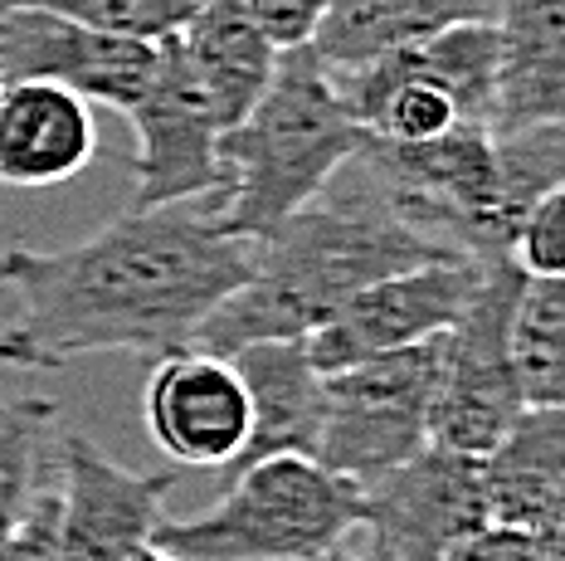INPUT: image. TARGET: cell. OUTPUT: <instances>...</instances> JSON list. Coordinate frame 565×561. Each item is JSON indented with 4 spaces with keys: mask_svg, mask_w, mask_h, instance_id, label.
I'll return each instance as SVG.
<instances>
[{
    "mask_svg": "<svg viewBox=\"0 0 565 561\" xmlns=\"http://www.w3.org/2000/svg\"><path fill=\"white\" fill-rule=\"evenodd\" d=\"M434 244L395 225L347 181H327L302 210L254 240V268L195 332L200 352L230 357L249 342L312 337L347 298L415 264H444Z\"/></svg>",
    "mask_w": 565,
    "mask_h": 561,
    "instance_id": "cell-2",
    "label": "cell"
},
{
    "mask_svg": "<svg viewBox=\"0 0 565 561\" xmlns=\"http://www.w3.org/2000/svg\"><path fill=\"white\" fill-rule=\"evenodd\" d=\"M141 411L151 444L191 469H230L249 440V391L239 371L230 357L200 347L157 357Z\"/></svg>",
    "mask_w": 565,
    "mask_h": 561,
    "instance_id": "cell-13",
    "label": "cell"
},
{
    "mask_svg": "<svg viewBox=\"0 0 565 561\" xmlns=\"http://www.w3.org/2000/svg\"><path fill=\"white\" fill-rule=\"evenodd\" d=\"M522 268L512 260L488 264L478 294L444 332V367L439 395L429 415V444L488 459L498 440L522 415V395L512 377V308L522 294Z\"/></svg>",
    "mask_w": 565,
    "mask_h": 561,
    "instance_id": "cell-7",
    "label": "cell"
},
{
    "mask_svg": "<svg viewBox=\"0 0 565 561\" xmlns=\"http://www.w3.org/2000/svg\"><path fill=\"white\" fill-rule=\"evenodd\" d=\"M492 15L498 0H332L322 30L312 34V50L332 74H341L429 30Z\"/></svg>",
    "mask_w": 565,
    "mask_h": 561,
    "instance_id": "cell-19",
    "label": "cell"
},
{
    "mask_svg": "<svg viewBox=\"0 0 565 561\" xmlns=\"http://www.w3.org/2000/svg\"><path fill=\"white\" fill-rule=\"evenodd\" d=\"M488 512L508 528H536L565 494V405H522L498 449L482 459Z\"/></svg>",
    "mask_w": 565,
    "mask_h": 561,
    "instance_id": "cell-18",
    "label": "cell"
},
{
    "mask_svg": "<svg viewBox=\"0 0 565 561\" xmlns=\"http://www.w3.org/2000/svg\"><path fill=\"white\" fill-rule=\"evenodd\" d=\"M488 264L478 260H444V264H415L399 274L381 278V284L361 288L341 308L302 337L317 371H341L351 361H366L381 352H399V347L429 342V337L449 332L468 298L478 294Z\"/></svg>",
    "mask_w": 565,
    "mask_h": 561,
    "instance_id": "cell-9",
    "label": "cell"
},
{
    "mask_svg": "<svg viewBox=\"0 0 565 561\" xmlns=\"http://www.w3.org/2000/svg\"><path fill=\"white\" fill-rule=\"evenodd\" d=\"M157 68V44L117 40L58 15L50 6H20L0 15V84L40 78L103 108H132Z\"/></svg>",
    "mask_w": 565,
    "mask_h": 561,
    "instance_id": "cell-12",
    "label": "cell"
},
{
    "mask_svg": "<svg viewBox=\"0 0 565 561\" xmlns=\"http://www.w3.org/2000/svg\"><path fill=\"white\" fill-rule=\"evenodd\" d=\"M512 264L526 278H565V186L541 191L522 210L512 235Z\"/></svg>",
    "mask_w": 565,
    "mask_h": 561,
    "instance_id": "cell-23",
    "label": "cell"
},
{
    "mask_svg": "<svg viewBox=\"0 0 565 561\" xmlns=\"http://www.w3.org/2000/svg\"><path fill=\"white\" fill-rule=\"evenodd\" d=\"M508 342L522 405H565V278H522Z\"/></svg>",
    "mask_w": 565,
    "mask_h": 561,
    "instance_id": "cell-20",
    "label": "cell"
},
{
    "mask_svg": "<svg viewBox=\"0 0 565 561\" xmlns=\"http://www.w3.org/2000/svg\"><path fill=\"white\" fill-rule=\"evenodd\" d=\"M34 6H50L58 15L78 20V25L117 34V40L161 44L175 40L205 0H34Z\"/></svg>",
    "mask_w": 565,
    "mask_h": 561,
    "instance_id": "cell-22",
    "label": "cell"
},
{
    "mask_svg": "<svg viewBox=\"0 0 565 561\" xmlns=\"http://www.w3.org/2000/svg\"><path fill=\"white\" fill-rule=\"evenodd\" d=\"M132 561H185V557H175V552H167V547H157V542H147V547H141V552H137Z\"/></svg>",
    "mask_w": 565,
    "mask_h": 561,
    "instance_id": "cell-28",
    "label": "cell"
},
{
    "mask_svg": "<svg viewBox=\"0 0 565 561\" xmlns=\"http://www.w3.org/2000/svg\"><path fill=\"white\" fill-rule=\"evenodd\" d=\"M127 123L137 133V195L132 210L181 205L200 201L220 181V118L210 108L205 88L195 84L181 44H157V68H151L141 98L127 108Z\"/></svg>",
    "mask_w": 565,
    "mask_h": 561,
    "instance_id": "cell-10",
    "label": "cell"
},
{
    "mask_svg": "<svg viewBox=\"0 0 565 561\" xmlns=\"http://www.w3.org/2000/svg\"><path fill=\"white\" fill-rule=\"evenodd\" d=\"M249 10L274 50H298V44H312V34L322 30L332 0H249Z\"/></svg>",
    "mask_w": 565,
    "mask_h": 561,
    "instance_id": "cell-24",
    "label": "cell"
},
{
    "mask_svg": "<svg viewBox=\"0 0 565 561\" xmlns=\"http://www.w3.org/2000/svg\"><path fill=\"white\" fill-rule=\"evenodd\" d=\"M175 44H181L185 64H191L195 84L205 88L225 133L258 103V93L268 88L278 64V50L258 30L249 0H205L185 20V30L175 34Z\"/></svg>",
    "mask_w": 565,
    "mask_h": 561,
    "instance_id": "cell-17",
    "label": "cell"
},
{
    "mask_svg": "<svg viewBox=\"0 0 565 561\" xmlns=\"http://www.w3.org/2000/svg\"><path fill=\"white\" fill-rule=\"evenodd\" d=\"M58 405L44 395H10L0 401V547L10 542L15 522L25 518L30 498L44 484L50 430Z\"/></svg>",
    "mask_w": 565,
    "mask_h": 561,
    "instance_id": "cell-21",
    "label": "cell"
},
{
    "mask_svg": "<svg viewBox=\"0 0 565 561\" xmlns=\"http://www.w3.org/2000/svg\"><path fill=\"white\" fill-rule=\"evenodd\" d=\"M58 547L64 561H132L157 537L161 502L175 488V474H141L117 464L98 440H58Z\"/></svg>",
    "mask_w": 565,
    "mask_h": 561,
    "instance_id": "cell-11",
    "label": "cell"
},
{
    "mask_svg": "<svg viewBox=\"0 0 565 561\" xmlns=\"http://www.w3.org/2000/svg\"><path fill=\"white\" fill-rule=\"evenodd\" d=\"M249 268L254 240L234 235L205 195L127 210L64 250L15 244L0 254V284L15 294L0 361L58 371L93 352L171 357L195 342Z\"/></svg>",
    "mask_w": 565,
    "mask_h": 561,
    "instance_id": "cell-1",
    "label": "cell"
},
{
    "mask_svg": "<svg viewBox=\"0 0 565 561\" xmlns=\"http://www.w3.org/2000/svg\"><path fill=\"white\" fill-rule=\"evenodd\" d=\"M0 561H64V547H58L54 488H44V484H40V494L30 498L25 518L15 522L10 542L0 547Z\"/></svg>",
    "mask_w": 565,
    "mask_h": 561,
    "instance_id": "cell-25",
    "label": "cell"
},
{
    "mask_svg": "<svg viewBox=\"0 0 565 561\" xmlns=\"http://www.w3.org/2000/svg\"><path fill=\"white\" fill-rule=\"evenodd\" d=\"M492 133L565 127V0H498Z\"/></svg>",
    "mask_w": 565,
    "mask_h": 561,
    "instance_id": "cell-15",
    "label": "cell"
},
{
    "mask_svg": "<svg viewBox=\"0 0 565 561\" xmlns=\"http://www.w3.org/2000/svg\"><path fill=\"white\" fill-rule=\"evenodd\" d=\"M361 488V532L395 561H444L463 537L488 528V474L478 454L424 444L405 464Z\"/></svg>",
    "mask_w": 565,
    "mask_h": 561,
    "instance_id": "cell-8",
    "label": "cell"
},
{
    "mask_svg": "<svg viewBox=\"0 0 565 561\" xmlns=\"http://www.w3.org/2000/svg\"><path fill=\"white\" fill-rule=\"evenodd\" d=\"M20 6H34V0H0V15H10V10H20Z\"/></svg>",
    "mask_w": 565,
    "mask_h": 561,
    "instance_id": "cell-29",
    "label": "cell"
},
{
    "mask_svg": "<svg viewBox=\"0 0 565 561\" xmlns=\"http://www.w3.org/2000/svg\"><path fill=\"white\" fill-rule=\"evenodd\" d=\"M492 78H498V25L458 20L356 68H341L332 84L366 137L434 142L458 123H488Z\"/></svg>",
    "mask_w": 565,
    "mask_h": 561,
    "instance_id": "cell-5",
    "label": "cell"
},
{
    "mask_svg": "<svg viewBox=\"0 0 565 561\" xmlns=\"http://www.w3.org/2000/svg\"><path fill=\"white\" fill-rule=\"evenodd\" d=\"M234 371H239L244 391H249V440L234 454V469H249L258 459L274 454H317V435H322V371L312 367L302 337L288 342H249L230 352Z\"/></svg>",
    "mask_w": 565,
    "mask_h": 561,
    "instance_id": "cell-16",
    "label": "cell"
},
{
    "mask_svg": "<svg viewBox=\"0 0 565 561\" xmlns=\"http://www.w3.org/2000/svg\"><path fill=\"white\" fill-rule=\"evenodd\" d=\"M356 532H361V528H356ZM317 561H395V557L385 552L381 542H371V537L361 532V537H347V542H337L332 552L317 557Z\"/></svg>",
    "mask_w": 565,
    "mask_h": 561,
    "instance_id": "cell-27",
    "label": "cell"
},
{
    "mask_svg": "<svg viewBox=\"0 0 565 561\" xmlns=\"http://www.w3.org/2000/svg\"><path fill=\"white\" fill-rule=\"evenodd\" d=\"M444 561H541V557H536L532 537H526L522 528L488 522V528H478L473 537H463Z\"/></svg>",
    "mask_w": 565,
    "mask_h": 561,
    "instance_id": "cell-26",
    "label": "cell"
},
{
    "mask_svg": "<svg viewBox=\"0 0 565 561\" xmlns=\"http://www.w3.org/2000/svg\"><path fill=\"white\" fill-rule=\"evenodd\" d=\"M361 528V488L302 454L234 469L200 518H161L151 542L185 561H317Z\"/></svg>",
    "mask_w": 565,
    "mask_h": 561,
    "instance_id": "cell-4",
    "label": "cell"
},
{
    "mask_svg": "<svg viewBox=\"0 0 565 561\" xmlns=\"http://www.w3.org/2000/svg\"><path fill=\"white\" fill-rule=\"evenodd\" d=\"M93 151H98V123L88 98L40 78L0 84V186L15 191L64 186L88 167Z\"/></svg>",
    "mask_w": 565,
    "mask_h": 561,
    "instance_id": "cell-14",
    "label": "cell"
},
{
    "mask_svg": "<svg viewBox=\"0 0 565 561\" xmlns=\"http://www.w3.org/2000/svg\"><path fill=\"white\" fill-rule=\"evenodd\" d=\"M444 332L429 342L322 371V435L312 459L351 484L405 464L429 444V415L439 395Z\"/></svg>",
    "mask_w": 565,
    "mask_h": 561,
    "instance_id": "cell-6",
    "label": "cell"
},
{
    "mask_svg": "<svg viewBox=\"0 0 565 561\" xmlns=\"http://www.w3.org/2000/svg\"><path fill=\"white\" fill-rule=\"evenodd\" d=\"M366 133L347 113L312 44L278 50L258 103L220 137V181L205 195L244 240H264L337 177Z\"/></svg>",
    "mask_w": 565,
    "mask_h": 561,
    "instance_id": "cell-3",
    "label": "cell"
}]
</instances>
